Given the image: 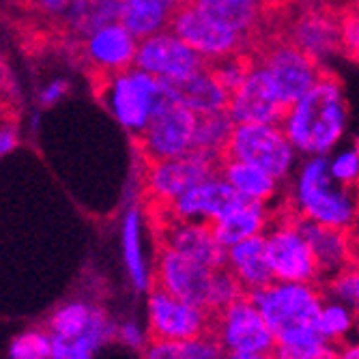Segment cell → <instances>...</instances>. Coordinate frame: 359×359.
Segmentation results:
<instances>
[{
	"label": "cell",
	"instance_id": "obj_43",
	"mask_svg": "<svg viewBox=\"0 0 359 359\" xmlns=\"http://www.w3.org/2000/svg\"><path fill=\"white\" fill-rule=\"evenodd\" d=\"M336 359H359V348L357 346H346L336 355Z\"/></svg>",
	"mask_w": 359,
	"mask_h": 359
},
{
	"label": "cell",
	"instance_id": "obj_37",
	"mask_svg": "<svg viewBox=\"0 0 359 359\" xmlns=\"http://www.w3.org/2000/svg\"><path fill=\"white\" fill-rule=\"evenodd\" d=\"M93 351L76 340L50 336V359H93Z\"/></svg>",
	"mask_w": 359,
	"mask_h": 359
},
{
	"label": "cell",
	"instance_id": "obj_33",
	"mask_svg": "<svg viewBox=\"0 0 359 359\" xmlns=\"http://www.w3.org/2000/svg\"><path fill=\"white\" fill-rule=\"evenodd\" d=\"M11 359H50V336L46 332H26L9 348Z\"/></svg>",
	"mask_w": 359,
	"mask_h": 359
},
{
	"label": "cell",
	"instance_id": "obj_4",
	"mask_svg": "<svg viewBox=\"0 0 359 359\" xmlns=\"http://www.w3.org/2000/svg\"><path fill=\"white\" fill-rule=\"evenodd\" d=\"M348 187H336L330 177V161L314 157L304 168L297 187V213L314 224L348 231L355 226V201L346 191Z\"/></svg>",
	"mask_w": 359,
	"mask_h": 359
},
{
	"label": "cell",
	"instance_id": "obj_11",
	"mask_svg": "<svg viewBox=\"0 0 359 359\" xmlns=\"http://www.w3.org/2000/svg\"><path fill=\"white\" fill-rule=\"evenodd\" d=\"M207 58L196 54L170 30H159L136 46L134 67L157 80H185L205 69Z\"/></svg>",
	"mask_w": 359,
	"mask_h": 359
},
{
	"label": "cell",
	"instance_id": "obj_2",
	"mask_svg": "<svg viewBox=\"0 0 359 359\" xmlns=\"http://www.w3.org/2000/svg\"><path fill=\"white\" fill-rule=\"evenodd\" d=\"M248 297L271 330L276 344L323 338L316 330L323 295L314 284L271 282L265 288L248 292Z\"/></svg>",
	"mask_w": 359,
	"mask_h": 359
},
{
	"label": "cell",
	"instance_id": "obj_35",
	"mask_svg": "<svg viewBox=\"0 0 359 359\" xmlns=\"http://www.w3.org/2000/svg\"><path fill=\"white\" fill-rule=\"evenodd\" d=\"M330 290H334V295L344 306L355 308L357 306V297H359V280H357L355 267H348V269L340 271L338 276H334L332 282H330Z\"/></svg>",
	"mask_w": 359,
	"mask_h": 359
},
{
	"label": "cell",
	"instance_id": "obj_23",
	"mask_svg": "<svg viewBox=\"0 0 359 359\" xmlns=\"http://www.w3.org/2000/svg\"><path fill=\"white\" fill-rule=\"evenodd\" d=\"M183 0H121L118 24L134 39L151 37L168 26V20Z\"/></svg>",
	"mask_w": 359,
	"mask_h": 359
},
{
	"label": "cell",
	"instance_id": "obj_39",
	"mask_svg": "<svg viewBox=\"0 0 359 359\" xmlns=\"http://www.w3.org/2000/svg\"><path fill=\"white\" fill-rule=\"evenodd\" d=\"M18 123L13 121H0V155L9 153L18 142Z\"/></svg>",
	"mask_w": 359,
	"mask_h": 359
},
{
	"label": "cell",
	"instance_id": "obj_10",
	"mask_svg": "<svg viewBox=\"0 0 359 359\" xmlns=\"http://www.w3.org/2000/svg\"><path fill=\"white\" fill-rule=\"evenodd\" d=\"M295 213L292 207L290 213L280 222L276 231L265 237V252L267 263L273 276V282H304L314 284L318 278L316 260L295 226Z\"/></svg>",
	"mask_w": 359,
	"mask_h": 359
},
{
	"label": "cell",
	"instance_id": "obj_7",
	"mask_svg": "<svg viewBox=\"0 0 359 359\" xmlns=\"http://www.w3.org/2000/svg\"><path fill=\"white\" fill-rule=\"evenodd\" d=\"M224 159L245 161L269 177L280 179L292 164V147L278 125L239 123L233 125L231 138L224 149Z\"/></svg>",
	"mask_w": 359,
	"mask_h": 359
},
{
	"label": "cell",
	"instance_id": "obj_27",
	"mask_svg": "<svg viewBox=\"0 0 359 359\" xmlns=\"http://www.w3.org/2000/svg\"><path fill=\"white\" fill-rule=\"evenodd\" d=\"M144 359H226V351L215 334L189 340H151Z\"/></svg>",
	"mask_w": 359,
	"mask_h": 359
},
{
	"label": "cell",
	"instance_id": "obj_17",
	"mask_svg": "<svg viewBox=\"0 0 359 359\" xmlns=\"http://www.w3.org/2000/svg\"><path fill=\"white\" fill-rule=\"evenodd\" d=\"M288 108L280 102L276 88L263 69L254 67L241 86L228 97L226 114L235 125L239 123H260V125H278L284 123Z\"/></svg>",
	"mask_w": 359,
	"mask_h": 359
},
{
	"label": "cell",
	"instance_id": "obj_26",
	"mask_svg": "<svg viewBox=\"0 0 359 359\" xmlns=\"http://www.w3.org/2000/svg\"><path fill=\"white\" fill-rule=\"evenodd\" d=\"M219 177L231 185L239 196L254 203H265L276 191V179L256 166L237 159H222Z\"/></svg>",
	"mask_w": 359,
	"mask_h": 359
},
{
	"label": "cell",
	"instance_id": "obj_13",
	"mask_svg": "<svg viewBox=\"0 0 359 359\" xmlns=\"http://www.w3.org/2000/svg\"><path fill=\"white\" fill-rule=\"evenodd\" d=\"M215 336L228 353H271L276 346L271 330L248 295L215 314Z\"/></svg>",
	"mask_w": 359,
	"mask_h": 359
},
{
	"label": "cell",
	"instance_id": "obj_34",
	"mask_svg": "<svg viewBox=\"0 0 359 359\" xmlns=\"http://www.w3.org/2000/svg\"><path fill=\"white\" fill-rule=\"evenodd\" d=\"M340 52L351 58L353 62L357 60L359 52V20H357V9L355 5L348 9L340 11Z\"/></svg>",
	"mask_w": 359,
	"mask_h": 359
},
{
	"label": "cell",
	"instance_id": "obj_21",
	"mask_svg": "<svg viewBox=\"0 0 359 359\" xmlns=\"http://www.w3.org/2000/svg\"><path fill=\"white\" fill-rule=\"evenodd\" d=\"M159 86L164 97L181 104L196 116L226 112L228 93L209 74L207 65L203 72L194 74L185 80H159Z\"/></svg>",
	"mask_w": 359,
	"mask_h": 359
},
{
	"label": "cell",
	"instance_id": "obj_25",
	"mask_svg": "<svg viewBox=\"0 0 359 359\" xmlns=\"http://www.w3.org/2000/svg\"><path fill=\"white\" fill-rule=\"evenodd\" d=\"M189 3H194L224 26L243 35L245 43L254 35L265 9V0H189Z\"/></svg>",
	"mask_w": 359,
	"mask_h": 359
},
{
	"label": "cell",
	"instance_id": "obj_30",
	"mask_svg": "<svg viewBox=\"0 0 359 359\" xmlns=\"http://www.w3.org/2000/svg\"><path fill=\"white\" fill-rule=\"evenodd\" d=\"M351 327H353V314H351L348 306H342V304L325 306L323 304V308L318 312V320H316V330L325 340L336 342V340L344 338Z\"/></svg>",
	"mask_w": 359,
	"mask_h": 359
},
{
	"label": "cell",
	"instance_id": "obj_9",
	"mask_svg": "<svg viewBox=\"0 0 359 359\" xmlns=\"http://www.w3.org/2000/svg\"><path fill=\"white\" fill-rule=\"evenodd\" d=\"M74 58L88 72L90 82L121 74L134 65L136 39L116 22L90 32L84 39L67 41Z\"/></svg>",
	"mask_w": 359,
	"mask_h": 359
},
{
	"label": "cell",
	"instance_id": "obj_3",
	"mask_svg": "<svg viewBox=\"0 0 359 359\" xmlns=\"http://www.w3.org/2000/svg\"><path fill=\"white\" fill-rule=\"evenodd\" d=\"M248 52H252L256 67L265 72L286 108L295 104L325 69L297 46H292L284 35L260 39L250 46Z\"/></svg>",
	"mask_w": 359,
	"mask_h": 359
},
{
	"label": "cell",
	"instance_id": "obj_36",
	"mask_svg": "<svg viewBox=\"0 0 359 359\" xmlns=\"http://www.w3.org/2000/svg\"><path fill=\"white\" fill-rule=\"evenodd\" d=\"M357 172H359V164H357V149L344 151L340 153L332 164H330V177L334 181H338L342 187H353L357 181Z\"/></svg>",
	"mask_w": 359,
	"mask_h": 359
},
{
	"label": "cell",
	"instance_id": "obj_44",
	"mask_svg": "<svg viewBox=\"0 0 359 359\" xmlns=\"http://www.w3.org/2000/svg\"><path fill=\"white\" fill-rule=\"evenodd\" d=\"M297 3H308V0H265V5H271V7H286V5H297Z\"/></svg>",
	"mask_w": 359,
	"mask_h": 359
},
{
	"label": "cell",
	"instance_id": "obj_32",
	"mask_svg": "<svg viewBox=\"0 0 359 359\" xmlns=\"http://www.w3.org/2000/svg\"><path fill=\"white\" fill-rule=\"evenodd\" d=\"M271 353L276 359H336L338 355L323 338L297 344H276Z\"/></svg>",
	"mask_w": 359,
	"mask_h": 359
},
{
	"label": "cell",
	"instance_id": "obj_42",
	"mask_svg": "<svg viewBox=\"0 0 359 359\" xmlns=\"http://www.w3.org/2000/svg\"><path fill=\"white\" fill-rule=\"evenodd\" d=\"M226 359H276L273 353H228Z\"/></svg>",
	"mask_w": 359,
	"mask_h": 359
},
{
	"label": "cell",
	"instance_id": "obj_16",
	"mask_svg": "<svg viewBox=\"0 0 359 359\" xmlns=\"http://www.w3.org/2000/svg\"><path fill=\"white\" fill-rule=\"evenodd\" d=\"M215 269L189 260L177 252L159 248L157 286L172 297L209 312V292ZM211 314V312H209Z\"/></svg>",
	"mask_w": 359,
	"mask_h": 359
},
{
	"label": "cell",
	"instance_id": "obj_6",
	"mask_svg": "<svg viewBox=\"0 0 359 359\" xmlns=\"http://www.w3.org/2000/svg\"><path fill=\"white\" fill-rule=\"evenodd\" d=\"M194 132L196 114L168 97H161L144 129L136 134L142 161L153 164V161L177 159L191 153Z\"/></svg>",
	"mask_w": 359,
	"mask_h": 359
},
{
	"label": "cell",
	"instance_id": "obj_28",
	"mask_svg": "<svg viewBox=\"0 0 359 359\" xmlns=\"http://www.w3.org/2000/svg\"><path fill=\"white\" fill-rule=\"evenodd\" d=\"M233 121L226 112H215V114H205L196 116V132H194V144L191 153H198L219 168L224 159V149L226 142L231 138L233 132Z\"/></svg>",
	"mask_w": 359,
	"mask_h": 359
},
{
	"label": "cell",
	"instance_id": "obj_24",
	"mask_svg": "<svg viewBox=\"0 0 359 359\" xmlns=\"http://www.w3.org/2000/svg\"><path fill=\"white\" fill-rule=\"evenodd\" d=\"M265 224H267V213L263 203L245 201L239 207H235L231 213H226L217 222L209 224V228L222 248H231L248 237L260 235Z\"/></svg>",
	"mask_w": 359,
	"mask_h": 359
},
{
	"label": "cell",
	"instance_id": "obj_14",
	"mask_svg": "<svg viewBox=\"0 0 359 359\" xmlns=\"http://www.w3.org/2000/svg\"><path fill=\"white\" fill-rule=\"evenodd\" d=\"M144 189L149 194V201L166 205L179 198L189 187L219 177V168L211 159L198 153H187L166 161H153V164H144Z\"/></svg>",
	"mask_w": 359,
	"mask_h": 359
},
{
	"label": "cell",
	"instance_id": "obj_18",
	"mask_svg": "<svg viewBox=\"0 0 359 359\" xmlns=\"http://www.w3.org/2000/svg\"><path fill=\"white\" fill-rule=\"evenodd\" d=\"M248 198L239 196L222 177H213L198 185L183 191L179 198H175L168 207V213L177 219L185 222H201L213 224L226 213H231L235 207L245 203Z\"/></svg>",
	"mask_w": 359,
	"mask_h": 359
},
{
	"label": "cell",
	"instance_id": "obj_5",
	"mask_svg": "<svg viewBox=\"0 0 359 359\" xmlns=\"http://www.w3.org/2000/svg\"><path fill=\"white\" fill-rule=\"evenodd\" d=\"M95 93L102 97L108 110L134 134H140L149 123L153 110L161 102V86L159 80L140 72V69H125L121 74L108 76L95 82Z\"/></svg>",
	"mask_w": 359,
	"mask_h": 359
},
{
	"label": "cell",
	"instance_id": "obj_12",
	"mask_svg": "<svg viewBox=\"0 0 359 359\" xmlns=\"http://www.w3.org/2000/svg\"><path fill=\"white\" fill-rule=\"evenodd\" d=\"M151 340H189L215 334V314L185 304L170 292L153 288L149 299Z\"/></svg>",
	"mask_w": 359,
	"mask_h": 359
},
{
	"label": "cell",
	"instance_id": "obj_15",
	"mask_svg": "<svg viewBox=\"0 0 359 359\" xmlns=\"http://www.w3.org/2000/svg\"><path fill=\"white\" fill-rule=\"evenodd\" d=\"M282 35L320 65L323 58L340 52V11L308 5L284 20Z\"/></svg>",
	"mask_w": 359,
	"mask_h": 359
},
{
	"label": "cell",
	"instance_id": "obj_22",
	"mask_svg": "<svg viewBox=\"0 0 359 359\" xmlns=\"http://www.w3.org/2000/svg\"><path fill=\"white\" fill-rule=\"evenodd\" d=\"M226 267L237 278L245 295L248 292L265 288L273 282V276L267 263L263 235L248 237L231 248H226Z\"/></svg>",
	"mask_w": 359,
	"mask_h": 359
},
{
	"label": "cell",
	"instance_id": "obj_38",
	"mask_svg": "<svg viewBox=\"0 0 359 359\" xmlns=\"http://www.w3.org/2000/svg\"><path fill=\"white\" fill-rule=\"evenodd\" d=\"M22 9H28L32 13H43V15H60L72 0H18Z\"/></svg>",
	"mask_w": 359,
	"mask_h": 359
},
{
	"label": "cell",
	"instance_id": "obj_20",
	"mask_svg": "<svg viewBox=\"0 0 359 359\" xmlns=\"http://www.w3.org/2000/svg\"><path fill=\"white\" fill-rule=\"evenodd\" d=\"M295 226L306 239L314 260L318 278L327 276L334 278L340 271L355 265V254H353V239H348V231H336V228H327L314 224L299 213H295Z\"/></svg>",
	"mask_w": 359,
	"mask_h": 359
},
{
	"label": "cell",
	"instance_id": "obj_31",
	"mask_svg": "<svg viewBox=\"0 0 359 359\" xmlns=\"http://www.w3.org/2000/svg\"><path fill=\"white\" fill-rule=\"evenodd\" d=\"M241 295H245V292L239 286L237 278L231 273V269L228 267L215 269L211 280V292H209V312L219 314L226 306H231Z\"/></svg>",
	"mask_w": 359,
	"mask_h": 359
},
{
	"label": "cell",
	"instance_id": "obj_29",
	"mask_svg": "<svg viewBox=\"0 0 359 359\" xmlns=\"http://www.w3.org/2000/svg\"><path fill=\"white\" fill-rule=\"evenodd\" d=\"M123 252H125V263H127L129 276H132V280H134V286L138 290H147L149 288V276H147L142 250H140V213H138V209H132L125 215Z\"/></svg>",
	"mask_w": 359,
	"mask_h": 359
},
{
	"label": "cell",
	"instance_id": "obj_1",
	"mask_svg": "<svg viewBox=\"0 0 359 359\" xmlns=\"http://www.w3.org/2000/svg\"><path fill=\"white\" fill-rule=\"evenodd\" d=\"M346 125L344 88L336 74L323 69L318 80L292 104L284 116V136L304 153L325 155Z\"/></svg>",
	"mask_w": 359,
	"mask_h": 359
},
{
	"label": "cell",
	"instance_id": "obj_41",
	"mask_svg": "<svg viewBox=\"0 0 359 359\" xmlns=\"http://www.w3.org/2000/svg\"><path fill=\"white\" fill-rule=\"evenodd\" d=\"M67 82H65V80H58V82H52L43 93H41V102L46 104V106H50V104H54L56 100H58V97L60 95H65V93H67Z\"/></svg>",
	"mask_w": 359,
	"mask_h": 359
},
{
	"label": "cell",
	"instance_id": "obj_40",
	"mask_svg": "<svg viewBox=\"0 0 359 359\" xmlns=\"http://www.w3.org/2000/svg\"><path fill=\"white\" fill-rule=\"evenodd\" d=\"M116 334H118V338L125 344L134 346V348H140L142 342H144V336H142V332H140V327H138L136 323H125V325H121V327H116Z\"/></svg>",
	"mask_w": 359,
	"mask_h": 359
},
{
	"label": "cell",
	"instance_id": "obj_19",
	"mask_svg": "<svg viewBox=\"0 0 359 359\" xmlns=\"http://www.w3.org/2000/svg\"><path fill=\"white\" fill-rule=\"evenodd\" d=\"M114 334L116 327L110 323L108 314L82 302H74L56 310V314L50 318V327H48V336L76 340L93 353L100 346H104Z\"/></svg>",
	"mask_w": 359,
	"mask_h": 359
},
{
	"label": "cell",
	"instance_id": "obj_8",
	"mask_svg": "<svg viewBox=\"0 0 359 359\" xmlns=\"http://www.w3.org/2000/svg\"><path fill=\"white\" fill-rule=\"evenodd\" d=\"M170 32L203 58H222L248 50L245 37L207 15L189 0H183L168 20Z\"/></svg>",
	"mask_w": 359,
	"mask_h": 359
}]
</instances>
